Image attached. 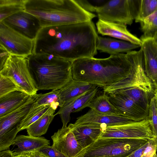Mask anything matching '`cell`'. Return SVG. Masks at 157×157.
<instances>
[{"instance_id":"cell-3","label":"cell","mask_w":157,"mask_h":157,"mask_svg":"<svg viewBox=\"0 0 157 157\" xmlns=\"http://www.w3.org/2000/svg\"><path fill=\"white\" fill-rule=\"evenodd\" d=\"M27 58L38 90H60L73 79L71 61L48 54H33Z\"/></svg>"},{"instance_id":"cell-19","label":"cell","mask_w":157,"mask_h":157,"mask_svg":"<svg viewBox=\"0 0 157 157\" xmlns=\"http://www.w3.org/2000/svg\"><path fill=\"white\" fill-rule=\"evenodd\" d=\"M17 146L12 152L14 155L23 153H28L49 146L50 141L43 136L36 137L30 136H17L12 144Z\"/></svg>"},{"instance_id":"cell-27","label":"cell","mask_w":157,"mask_h":157,"mask_svg":"<svg viewBox=\"0 0 157 157\" xmlns=\"http://www.w3.org/2000/svg\"><path fill=\"white\" fill-rule=\"evenodd\" d=\"M157 10V0H140L135 21L141 23Z\"/></svg>"},{"instance_id":"cell-30","label":"cell","mask_w":157,"mask_h":157,"mask_svg":"<svg viewBox=\"0 0 157 157\" xmlns=\"http://www.w3.org/2000/svg\"><path fill=\"white\" fill-rule=\"evenodd\" d=\"M147 118L149 121L155 136L154 140L157 145V108L154 97L150 101Z\"/></svg>"},{"instance_id":"cell-14","label":"cell","mask_w":157,"mask_h":157,"mask_svg":"<svg viewBox=\"0 0 157 157\" xmlns=\"http://www.w3.org/2000/svg\"><path fill=\"white\" fill-rule=\"evenodd\" d=\"M140 48L144 56L145 73L157 90V45L152 38L142 36Z\"/></svg>"},{"instance_id":"cell-12","label":"cell","mask_w":157,"mask_h":157,"mask_svg":"<svg viewBox=\"0 0 157 157\" xmlns=\"http://www.w3.org/2000/svg\"><path fill=\"white\" fill-rule=\"evenodd\" d=\"M51 138L53 147L66 157H75L83 149L68 126L58 129Z\"/></svg>"},{"instance_id":"cell-21","label":"cell","mask_w":157,"mask_h":157,"mask_svg":"<svg viewBox=\"0 0 157 157\" xmlns=\"http://www.w3.org/2000/svg\"><path fill=\"white\" fill-rule=\"evenodd\" d=\"M97 87L93 84L72 79L59 90L60 98L64 104L94 89Z\"/></svg>"},{"instance_id":"cell-37","label":"cell","mask_w":157,"mask_h":157,"mask_svg":"<svg viewBox=\"0 0 157 157\" xmlns=\"http://www.w3.org/2000/svg\"><path fill=\"white\" fill-rule=\"evenodd\" d=\"M0 157H14L12 151L7 150L0 151Z\"/></svg>"},{"instance_id":"cell-39","label":"cell","mask_w":157,"mask_h":157,"mask_svg":"<svg viewBox=\"0 0 157 157\" xmlns=\"http://www.w3.org/2000/svg\"><path fill=\"white\" fill-rule=\"evenodd\" d=\"M152 38L154 42L157 45V32L154 34Z\"/></svg>"},{"instance_id":"cell-31","label":"cell","mask_w":157,"mask_h":157,"mask_svg":"<svg viewBox=\"0 0 157 157\" xmlns=\"http://www.w3.org/2000/svg\"><path fill=\"white\" fill-rule=\"evenodd\" d=\"M157 145L154 139L148 140L142 157H157Z\"/></svg>"},{"instance_id":"cell-2","label":"cell","mask_w":157,"mask_h":157,"mask_svg":"<svg viewBox=\"0 0 157 157\" xmlns=\"http://www.w3.org/2000/svg\"><path fill=\"white\" fill-rule=\"evenodd\" d=\"M25 9L37 18L42 28L88 21L96 17L75 0H26Z\"/></svg>"},{"instance_id":"cell-25","label":"cell","mask_w":157,"mask_h":157,"mask_svg":"<svg viewBox=\"0 0 157 157\" xmlns=\"http://www.w3.org/2000/svg\"><path fill=\"white\" fill-rule=\"evenodd\" d=\"M26 0H0V21L18 12L25 11Z\"/></svg>"},{"instance_id":"cell-29","label":"cell","mask_w":157,"mask_h":157,"mask_svg":"<svg viewBox=\"0 0 157 157\" xmlns=\"http://www.w3.org/2000/svg\"><path fill=\"white\" fill-rule=\"evenodd\" d=\"M16 91H21L17 85L10 78L0 75V97Z\"/></svg>"},{"instance_id":"cell-6","label":"cell","mask_w":157,"mask_h":157,"mask_svg":"<svg viewBox=\"0 0 157 157\" xmlns=\"http://www.w3.org/2000/svg\"><path fill=\"white\" fill-rule=\"evenodd\" d=\"M33 102L32 96L25 104L0 117V151L9 149L18 131V127L29 112Z\"/></svg>"},{"instance_id":"cell-4","label":"cell","mask_w":157,"mask_h":157,"mask_svg":"<svg viewBox=\"0 0 157 157\" xmlns=\"http://www.w3.org/2000/svg\"><path fill=\"white\" fill-rule=\"evenodd\" d=\"M144 139L99 138L75 157H126L148 142Z\"/></svg>"},{"instance_id":"cell-24","label":"cell","mask_w":157,"mask_h":157,"mask_svg":"<svg viewBox=\"0 0 157 157\" xmlns=\"http://www.w3.org/2000/svg\"><path fill=\"white\" fill-rule=\"evenodd\" d=\"M105 93L95 98L88 107L100 114L114 116H120L110 102L109 96Z\"/></svg>"},{"instance_id":"cell-7","label":"cell","mask_w":157,"mask_h":157,"mask_svg":"<svg viewBox=\"0 0 157 157\" xmlns=\"http://www.w3.org/2000/svg\"><path fill=\"white\" fill-rule=\"evenodd\" d=\"M154 139L155 136L147 118L121 125L105 127L99 138Z\"/></svg>"},{"instance_id":"cell-22","label":"cell","mask_w":157,"mask_h":157,"mask_svg":"<svg viewBox=\"0 0 157 157\" xmlns=\"http://www.w3.org/2000/svg\"><path fill=\"white\" fill-rule=\"evenodd\" d=\"M59 92V90H53L47 93L33 96V102L30 110L43 105L49 106L55 110L58 106L62 107L63 103L60 99Z\"/></svg>"},{"instance_id":"cell-5","label":"cell","mask_w":157,"mask_h":157,"mask_svg":"<svg viewBox=\"0 0 157 157\" xmlns=\"http://www.w3.org/2000/svg\"><path fill=\"white\" fill-rule=\"evenodd\" d=\"M0 75L11 79L21 91L31 96L37 94L38 90L29 71L27 57L10 54Z\"/></svg>"},{"instance_id":"cell-1","label":"cell","mask_w":157,"mask_h":157,"mask_svg":"<svg viewBox=\"0 0 157 157\" xmlns=\"http://www.w3.org/2000/svg\"><path fill=\"white\" fill-rule=\"evenodd\" d=\"M138 51L111 55L105 58L94 57L73 61L72 74L73 80L107 86L128 77L135 67Z\"/></svg>"},{"instance_id":"cell-23","label":"cell","mask_w":157,"mask_h":157,"mask_svg":"<svg viewBox=\"0 0 157 157\" xmlns=\"http://www.w3.org/2000/svg\"><path fill=\"white\" fill-rule=\"evenodd\" d=\"M55 110L51 107L49 111L27 128L29 136L40 137L47 132L54 117Z\"/></svg>"},{"instance_id":"cell-38","label":"cell","mask_w":157,"mask_h":157,"mask_svg":"<svg viewBox=\"0 0 157 157\" xmlns=\"http://www.w3.org/2000/svg\"><path fill=\"white\" fill-rule=\"evenodd\" d=\"M14 157H30L26 153H23L20 154L14 155Z\"/></svg>"},{"instance_id":"cell-35","label":"cell","mask_w":157,"mask_h":157,"mask_svg":"<svg viewBox=\"0 0 157 157\" xmlns=\"http://www.w3.org/2000/svg\"><path fill=\"white\" fill-rule=\"evenodd\" d=\"M148 142L126 157H142L144 151L148 145Z\"/></svg>"},{"instance_id":"cell-13","label":"cell","mask_w":157,"mask_h":157,"mask_svg":"<svg viewBox=\"0 0 157 157\" xmlns=\"http://www.w3.org/2000/svg\"><path fill=\"white\" fill-rule=\"evenodd\" d=\"M96 26L98 33L102 36L112 37L140 46L142 44L140 39L128 31L126 25L98 19Z\"/></svg>"},{"instance_id":"cell-40","label":"cell","mask_w":157,"mask_h":157,"mask_svg":"<svg viewBox=\"0 0 157 157\" xmlns=\"http://www.w3.org/2000/svg\"><path fill=\"white\" fill-rule=\"evenodd\" d=\"M154 98L155 99L156 105L157 108V90H155Z\"/></svg>"},{"instance_id":"cell-33","label":"cell","mask_w":157,"mask_h":157,"mask_svg":"<svg viewBox=\"0 0 157 157\" xmlns=\"http://www.w3.org/2000/svg\"><path fill=\"white\" fill-rule=\"evenodd\" d=\"M75 1L83 9L89 12H96L97 6L91 4L86 0H75Z\"/></svg>"},{"instance_id":"cell-34","label":"cell","mask_w":157,"mask_h":157,"mask_svg":"<svg viewBox=\"0 0 157 157\" xmlns=\"http://www.w3.org/2000/svg\"><path fill=\"white\" fill-rule=\"evenodd\" d=\"M0 71L2 68L6 61L10 55L3 47L0 46Z\"/></svg>"},{"instance_id":"cell-8","label":"cell","mask_w":157,"mask_h":157,"mask_svg":"<svg viewBox=\"0 0 157 157\" xmlns=\"http://www.w3.org/2000/svg\"><path fill=\"white\" fill-rule=\"evenodd\" d=\"M0 44L11 55L27 57L33 54L34 40L0 21Z\"/></svg>"},{"instance_id":"cell-36","label":"cell","mask_w":157,"mask_h":157,"mask_svg":"<svg viewBox=\"0 0 157 157\" xmlns=\"http://www.w3.org/2000/svg\"><path fill=\"white\" fill-rule=\"evenodd\" d=\"M26 153L30 157H47L42 153L37 150Z\"/></svg>"},{"instance_id":"cell-28","label":"cell","mask_w":157,"mask_h":157,"mask_svg":"<svg viewBox=\"0 0 157 157\" xmlns=\"http://www.w3.org/2000/svg\"><path fill=\"white\" fill-rule=\"evenodd\" d=\"M142 36L152 38L157 32V10L141 22Z\"/></svg>"},{"instance_id":"cell-26","label":"cell","mask_w":157,"mask_h":157,"mask_svg":"<svg viewBox=\"0 0 157 157\" xmlns=\"http://www.w3.org/2000/svg\"><path fill=\"white\" fill-rule=\"evenodd\" d=\"M51 107L48 105H43L33 110H29L18 126V132L26 129L30 125L47 113Z\"/></svg>"},{"instance_id":"cell-9","label":"cell","mask_w":157,"mask_h":157,"mask_svg":"<svg viewBox=\"0 0 157 157\" xmlns=\"http://www.w3.org/2000/svg\"><path fill=\"white\" fill-rule=\"evenodd\" d=\"M99 19L131 25L134 19L129 0H111L97 7Z\"/></svg>"},{"instance_id":"cell-20","label":"cell","mask_w":157,"mask_h":157,"mask_svg":"<svg viewBox=\"0 0 157 157\" xmlns=\"http://www.w3.org/2000/svg\"><path fill=\"white\" fill-rule=\"evenodd\" d=\"M32 96L23 92L16 91L0 97V117L25 104Z\"/></svg>"},{"instance_id":"cell-32","label":"cell","mask_w":157,"mask_h":157,"mask_svg":"<svg viewBox=\"0 0 157 157\" xmlns=\"http://www.w3.org/2000/svg\"><path fill=\"white\" fill-rule=\"evenodd\" d=\"M47 157H66L63 153L56 150L52 145L48 146L38 150Z\"/></svg>"},{"instance_id":"cell-18","label":"cell","mask_w":157,"mask_h":157,"mask_svg":"<svg viewBox=\"0 0 157 157\" xmlns=\"http://www.w3.org/2000/svg\"><path fill=\"white\" fill-rule=\"evenodd\" d=\"M134 121L121 116L98 113L90 109L86 114L78 117L75 123H94L103 124L106 127H109L125 124Z\"/></svg>"},{"instance_id":"cell-16","label":"cell","mask_w":157,"mask_h":157,"mask_svg":"<svg viewBox=\"0 0 157 157\" xmlns=\"http://www.w3.org/2000/svg\"><path fill=\"white\" fill-rule=\"evenodd\" d=\"M98 91V87L87 92L77 98L64 103L60 107L55 116L59 114L63 123L62 128L67 127V123L70 120V114L71 113L82 111L84 108L88 107L89 104L95 98Z\"/></svg>"},{"instance_id":"cell-15","label":"cell","mask_w":157,"mask_h":157,"mask_svg":"<svg viewBox=\"0 0 157 157\" xmlns=\"http://www.w3.org/2000/svg\"><path fill=\"white\" fill-rule=\"evenodd\" d=\"M68 126L83 149L99 139L102 129L106 126L105 124L94 123L70 124Z\"/></svg>"},{"instance_id":"cell-11","label":"cell","mask_w":157,"mask_h":157,"mask_svg":"<svg viewBox=\"0 0 157 157\" xmlns=\"http://www.w3.org/2000/svg\"><path fill=\"white\" fill-rule=\"evenodd\" d=\"M107 94L109 95L110 102L119 115L135 121H140L147 118L148 113L127 96L115 92Z\"/></svg>"},{"instance_id":"cell-17","label":"cell","mask_w":157,"mask_h":157,"mask_svg":"<svg viewBox=\"0 0 157 157\" xmlns=\"http://www.w3.org/2000/svg\"><path fill=\"white\" fill-rule=\"evenodd\" d=\"M140 46L125 41L98 36L97 49L111 55L127 53Z\"/></svg>"},{"instance_id":"cell-10","label":"cell","mask_w":157,"mask_h":157,"mask_svg":"<svg viewBox=\"0 0 157 157\" xmlns=\"http://www.w3.org/2000/svg\"><path fill=\"white\" fill-rule=\"evenodd\" d=\"M1 21L17 32L34 40L42 28L37 18L25 11L13 14Z\"/></svg>"}]
</instances>
